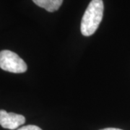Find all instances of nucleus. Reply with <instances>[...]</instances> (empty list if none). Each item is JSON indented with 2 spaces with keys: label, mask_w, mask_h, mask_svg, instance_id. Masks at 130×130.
I'll return each mask as SVG.
<instances>
[{
  "label": "nucleus",
  "mask_w": 130,
  "mask_h": 130,
  "mask_svg": "<svg viewBox=\"0 0 130 130\" xmlns=\"http://www.w3.org/2000/svg\"><path fill=\"white\" fill-rule=\"evenodd\" d=\"M102 0H92L88 6L81 21L80 30L85 36H90L96 31L103 15Z\"/></svg>",
  "instance_id": "f257e3e1"
},
{
  "label": "nucleus",
  "mask_w": 130,
  "mask_h": 130,
  "mask_svg": "<svg viewBox=\"0 0 130 130\" xmlns=\"http://www.w3.org/2000/svg\"><path fill=\"white\" fill-rule=\"evenodd\" d=\"M0 68L12 73H23L27 70L26 63L12 51H0Z\"/></svg>",
  "instance_id": "f03ea898"
},
{
  "label": "nucleus",
  "mask_w": 130,
  "mask_h": 130,
  "mask_svg": "<svg viewBox=\"0 0 130 130\" xmlns=\"http://www.w3.org/2000/svg\"><path fill=\"white\" fill-rule=\"evenodd\" d=\"M25 122V118L23 115L0 110V125L5 129H15Z\"/></svg>",
  "instance_id": "7ed1b4c3"
},
{
  "label": "nucleus",
  "mask_w": 130,
  "mask_h": 130,
  "mask_svg": "<svg viewBox=\"0 0 130 130\" xmlns=\"http://www.w3.org/2000/svg\"><path fill=\"white\" fill-rule=\"evenodd\" d=\"M32 2L48 12H53L59 9L63 0H32Z\"/></svg>",
  "instance_id": "20e7f679"
},
{
  "label": "nucleus",
  "mask_w": 130,
  "mask_h": 130,
  "mask_svg": "<svg viewBox=\"0 0 130 130\" xmlns=\"http://www.w3.org/2000/svg\"><path fill=\"white\" fill-rule=\"evenodd\" d=\"M18 130H42L40 127L36 125H27L24 126L21 128H19Z\"/></svg>",
  "instance_id": "39448f33"
},
{
  "label": "nucleus",
  "mask_w": 130,
  "mask_h": 130,
  "mask_svg": "<svg viewBox=\"0 0 130 130\" xmlns=\"http://www.w3.org/2000/svg\"><path fill=\"white\" fill-rule=\"evenodd\" d=\"M101 130H122L120 129H116V128H106V129H103Z\"/></svg>",
  "instance_id": "423d86ee"
}]
</instances>
